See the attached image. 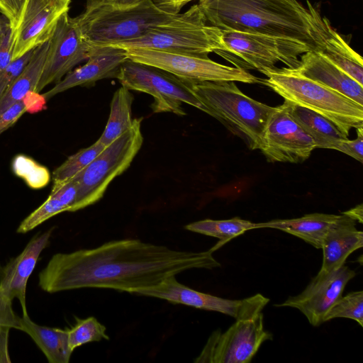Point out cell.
<instances>
[{"mask_svg":"<svg viewBox=\"0 0 363 363\" xmlns=\"http://www.w3.org/2000/svg\"><path fill=\"white\" fill-rule=\"evenodd\" d=\"M213 252L178 250L139 239L112 240L55 254L40 272L38 285L50 294L99 288L133 294L187 270L220 267Z\"/></svg>","mask_w":363,"mask_h":363,"instance_id":"obj_1","label":"cell"},{"mask_svg":"<svg viewBox=\"0 0 363 363\" xmlns=\"http://www.w3.org/2000/svg\"><path fill=\"white\" fill-rule=\"evenodd\" d=\"M199 5L209 24L220 30L291 38L315 50L306 8L297 0H199Z\"/></svg>","mask_w":363,"mask_h":363,"instance_id":"obj_2","label":"cell"},{"mask_svg":"<svg viewBox=\"0 0 363 363\" xmlns=\"http://www.w3.org/2000/svg\"><path fill=\"white\" fill-rule=\"evenodd\" d=\"M177 14L162 10L153 0H139L128 5L86 0L84 11L76 18L89 44L106 46L138 38Z\"/></svg>","mask_w":363,"mask_h":363,"instance_id":"obj_3","label":"cell"},{"mask_svg":"<svg viewBox=\"0 0 363 363\" xmlns=\"http://www.w3.org/2000/svg\"><path fill=\"white\" fill-rule=\"evenodd\" d=\"M264 83L284 101L313 111L331 121L348 138L352 128H363V106L289 67L267 71Z\"/></svg>","mask_w":363,"mask_h":363,"instance_id":"obj_4","label":"cell"},{"mask_svg":"<svg viewBox=\"0 0 363 363\" xmlns=\"http://www.w3.org/2000/svg\"><path fill=\"white\" fill-rule=\"evenodd\" d=\"M191 89L208 115L241 138L250 150L259 149L274 107L247 96L235 82H191Z\"/></svg>","mask_w":363,"mask_h":363,"instance_id":"obj_5","label":"cell"},{"mask_svg":"<svg viewBox=\"0 0 363 363\" xmlns=\"http://www.w3.org/2000/svg\"><path fill=\"white\" fill-rule=\"evenodd\" d=\"M199 4L172 20L155 26L141 36L112 46L127 49L149 48L208 56L211 52L226 51L222 30L207 23Z\"/></svg>","mask_w":363,"mask_h":363,"instance_id":"obj_6","label":"cell"},{"mask_svg":"<svg viewBox=\"0 0 363 363\" xmlns=\"http://www.w3.org/2000/svg\"><path fill=\"white\" fill-rule=\"evenodd\" d=\"M142 119L135 118L129 130L106 146L72 179L77 190L74 211L99 201L111 182L129 167L143 142Z\"/></svg>","mask_w":363,"mask_h":363,"instance_id":"obj_7","label":"cell"},{"mask_svg":"<svg viewBox=\"0 0 363 363\" xmlns=\"http://www.w3.org/2000/svg\"><path fill=\"white\" fill-rule=\"evenodd\" d=\"M221 30L226 51L218 54L224 58L235 55L242 62L244 69H255L262 74L277 68L278 62L296 69L301 63L298 57L314 50L305 42L291 38L235 30Z\"/></svg>","mask_w":363,"mask_h":363,"instance_id":"obj_8","label":"cell"},{"mask_svg":"<svg viewBox=\"0 0 363 363\" xmlns=\"http://www.w3.org/2000/svg\"><path fill=\"white\" fill-rule=\"evenodd\" d=\"M116 78L129 90L151 95L154 99L151 107L155 113L184 116L182 104L186 103L208 113L206 107L194 93L191 82L162 69L128 59L121 65Z\"/></svg>","mask_w":363,"mask_h":363,"instance_id":"obj_9","label":"cell"},{"mask_svg":"<svg viewBox=\"0 0 363 363\" xmlns=\"http://www.w3.org/2000/svg\"><path fill=\"white\" fill-rule=\"evenodd\" d=\"M125 50L133 61L162 69L189 82H262L245 69L221 65L208 56L143 48Z\"/></svg>","mask_w":363,"mask_h":363,"instance_id":"obj_10","label":"cell"},{"mask_svg":"<svg viewBox=\"0 0 363 363\" xmlns=\"http://www.w3.org/2000/svg\"><path fill=\"white\" fill-rule=\"evenodd\" d=\"M272 334L264 330L263 313L236 320L225 332L214 330L194 362L248 363L262 344L272 339Z\"/></svg>","mask_w":363,"mask_h":363,"instance_id":"obj_11","label":"cell"},{"mask_svg":"<svg viewBox=\"0 0 363 363\" xmlns=\"http://www.w3.org/2000/svg\"><path fill=\"white\" fill-rule=\"evenodd\" d=\"M133 294L150 296L199 309L219 312L235 320L248 318L262 312L269 299L260 294L240 300L223 298L197 291L179 282L175 276Z\"/></svg>","mask_w":363,"mask_h":363,"instance_id":"obj_12","label":"cell"},{"mask_svg":"<svg viewBox=\"0 0 363 363\" xmlns=\"http://www.w3.org/2000/svg\"><path fill=\"white\" fill-rule=\"evenodd\" d=\"M93 45L84 39L77 18L68 11L60 18L49 40V46L39 83L35 93L45 86L59 82L80 62L89 58Z\"/></svg>","mask_w":363,"mask_h":363,"instance_id":"obj_13","label":"cell"},{"mask_svg":"<svg viewBox=\"0 0 363 363\" xmlns=\"http://www.w3.org/2000/svg\"><path fill=\"white\" fill-rule=\"evenodd\" d=\"M316 148L311 137L291 118L284 104L274 107L259 150L271 162L300 163Z\"/></svg>","mask_w":363,"mask_h":363,"instance_id":"obj_14","label":"cell"},{"mask_svg":"<svg viewBox=\"0 0 363 363\" xmlns=\"http://www.w3.org/2000/svg\"><path fill=\"white\" fill-rule=\"evenodd\" d=\"M71 0H26L13 30L12 61L48 41Z\"/></svg>","mask_w":363,"mask_h":363,"instance_id":"obj_15","label":"cell"},{"mask_svg":"<svg viewBox=\"0 0 363 363\" xmlns=\"http://www.w3.org/2000/svg\"><path fill=\"white\" fill-rule=\"evenodd\" d=\"M355 275V272L345 264L331 272H318L301 294L275 306L297 308L310 324L318 326L324 323L326 313L342 296L347 284Z\"/></svg>","mask_w":363,"mask_h":363,"instance_id":"obj_16","label":"cell"},{"mask_svg":"<svg viewBox=\"0 0 363 363\" xmlns=\"http://www.w3.org/2000/svg\"><path fill=\"white\" fill-rule=\"evenodd\" d=\"M306 20L308 31L315 46L320 52L350 77L363 85V62L342 36L333 28L330 21L307 0Z\"/></svg>","mask_w":363,"mask_h":363,"instance_id":"obj_17","label":"cell"},{"mask_svg":"<svg viewBox=\"0 0 363 363\" xmlns=\"http://www.w3.org/2000/svg\"><path fill=\"white\" fill-rule=\"evenodd\" d=\"M128 59L123 48L112 45L93 46L84 65L68 72L42 96L48 100L77 86H89L103 79L116 78L121 65Z\"/></svg>","mask_w":363,"mask_h":363,"instance_id":"obj_18","label":"cell"},{"mask_svg":"<svg viewBox=\"0 0 363 363\" xmlns=\"http://www.w3.org/2000/svg\"><path fill=\"white\" fill-rule=\"evenodd\" d=\"M52 232L50 229L35 235L18 256L0 268V288L11 300H18L23 315H28L26 298L28 279L48 245Z\"/></svg>","mask_w":363,"mask_h":363,"instance_id":"obj_19","label":"cell"},{"mask_svg":"<svg viewBox=\"0 0 363 363\" xmlns=\"http://www.w3.org/2000/svg\"><path fill=\"white\" fill-rule=\"evenodd\" d=\"M296 68L302 75L347 96L363 106V85L350 77L320 52L311 50L301 56Z\"/></svg>","mask_w":363,"mask_h":363,"instance_id":"obj_20","label":"cell"},{"mask_svg":"<svg viewBox=\"0 0 363 363\" xmlns=\"http://www.w3.org/2000/svg\"><path fill=\"white\" fill-rule=\"evenodd\" d=\"M362 246V231L357 229L354 220L342 213L323 239V261L318 272L328 273L339 269L351 253Z\"/></svg>","mask_w":363,"mask_h":363,"instance_id":"obj_21","label":"cell"},{"mask_svg":"<svg viewBox=\"0 0 363 363\" xmlns=\"http://www.w3.org/2000/svg\"><path fill=\"white\" fill-rule=\"evenodd\" d=\"M339 215L314 213L301 218L276 219L257 223V228H274L296 236L315 248L321 249L325 235Z\"/></svg>","mask_w":363,"mask_h":363,"instance_id":"obj_22","label":"cell"},{"mask_svg":"<svg viewBox=\"0 0 363 363\" xmlns=\"http://www.w3.org/2000/svg\"><path fill=\"white\" fill-rule=\"evenodd\" d=\"M20 330L27 333L50 363H68L73 350L69 347L68 328L40 325L29 315L21 317Z\"/></svg>","mask_w":363,"mask_h":363,"instance_id":"obj_23","label":"cell"},{"mask_svg":"<svg viewBox=\"0 0 363 363\" xmlns=\"http://www.w3.org/2000/svg\"><path fill=\"white\" fill-rule=\"evenodd\" d=\"M283 104L291 118L314 140L316 147L334 150L340 140L348 138L320 114L287 101Z\"/></svg>","mask_w":363,"mask_h":363,"instance_id":"obj_24","label":"cell"},{"mask_svg":"<svg viewBox=\"0 0 363 363\" xmlns=\"http://www.w3.org/2000/svg\"><path fill=\"white\" fill-rule=\"evenodd\" d=\"M49 40L34 49L33 55L22 72L0 96V114L21 101L29 93H35L40 79Z\"/></svg>","mask_w":363,"mask_h":363,"instance_id":"obj_25","label":"cell"},{"mask_svg":"<svg viewBox=\"0 0 363 363\" xmlns=\"http://www.w3.org/2000/svg\"><path fill=\"white\" fill-rule=\"evenodd\" d=\"M133 99L129 89L124 86H121L113 94L106 125L98 139L105 146H108L132 127L134 122L131 111Z\"/></svg>","mask_w":363,"mask_h":363,"instance_id":"obj_26","label":"cell"},{"mask_svg":"<svg viewBox=\"0 0 363 363\" xmlns=\"http://www.w3.org/2000/svg\"><path fill=\"white\" fill-rule=\"evenodd\" d=\"M184 228L194 233L218 238L221 243H225L247 230L256 229L257 223L235 217L228 220H201L189 223Z\"/></svg>","mask_w":363,"mask_h":363,"instance_id":"obj_27","label":"cell"},{"mask_svg":"<svg viewBox=\"0 0 363 363\" xmlns=\"http://www.w3.org/2000/svg\"><path fill=\"white\" fill-rule=\"evenodd\" d=\"M98 140L88 147L79 150L52 172L53 185L57 188L80 173L106 147Z\"/></svg>","mask_w":363,"mask_h":363,"instance_id":"obj_28","label":"cell"},{"mask_svg":"<svg viewBox=\"0 0 363 363\" xmlns=\"http://www.w3.org/2000/svg\"><path fill=\"white\" fill-rule=\"evenodd\" d=\"M102 340H109L106 328L94 317L76 318L74 325L68 328L69 345L73 351L84 344Z\"/></svg>","mask_w":363,"mask_h":363,"instance_id":"obj_29","label":"cell"},{"mask_svg":"<svg viewBox=\"0 0 363 363\" xmlns=\"http://www.w3.org/2000/svg\"><path fill=\"white\" fill-rule=\"evenodd\" d=\"M11 300L0 288V363L11 362L8 343L11 328H21V317L13 311Z\"/></svg>","mask_w":363,"mask_h":363,"instance_id":"obj_30","label":"cell"},{"mask_svg":"<svg viewBox=\"0 0 363 363\" xmlns=\"http://www.w3.org/2000/svg\"><path fill=\"white\" fill-rule=\"evenodd\" d=\"M345 318L363 325V291H357L341 296L329 309L324 323L333 318Z\"/></svg>","mask_w":363,"mask_h":363,"instance_id":"obj_31","label":"cell"},{"mask_svg":"<svg viewBox=\"0 0 363 363\" xmlns=\"http://www.w3.org/2000/svg\"><path fill=\"white\" fill-rule=\"evenodd\" d=\"M65 211L62 203L55 196L50 194L38 208L21 222L16 231L18 233H26L52 217Z\"/></svg>","mask_w":363,"mask_h":363,"instance_id":"obj_32","label":"cell"},{"mask_svg":"<svg viewBox=\"0 0 363 363\" xmlns=\"http://www.w3.org/2000/svg\"><path fill=\"white\" fill-rule=\"evenodd\" d=\"M34 50H32L21 57L11 61V63L0 73V96L13 84L22 72L30 61Z\"/></svg>","mask_w":363,"mask_h":363,"instance_id":"obj_33","label":"cell"},{"mask_svg":"<svg viewBox=\"0 0 363 363\" xmlns=\"http://www.w3.org/2000/svg\"><path fill=\"white\" fill-rule=\"evenodd\" d=\"M14 31L6 18L0 37V73L12 61Z\"/></svg>","mask_w":363,"mask_h":363,"instance_id":"obj_34","label":"cell"},{"mask_svg":"<svg viewBox=\"0 0 363 363\" xmlns=\"http://www.w3.org/2000/svg\"><path fill=\"white\" fill-rule=\"evenodd\" d=\"M357 138L340 140L334 150L342 152L362 163L363 162V128H357Z\"/></svg>","mask_w":363,"mask_h":363,"instance_id":"obj_35","label":"cell"},{"mask_svg":"<svg viewBox=\"0 0 363 363\" xmlns=\"http://www.w3.org/2000/svg\"><path fill=\"white\" fill-rule=\"evenodd\" d=\"M27 110L28 105L23 99L1 113L0 114V135L13 126Z\"/></svg>","mask_w":363,"mask_h":363,"instance_id":"obj_36","label":"cell"},{"mask_svg":"<svg viewBox=\"0 0 363 363\" xmlns=\"http://www.w3.org/2000/svg\"><path fill=\"white\" fill-rule=\"evenodd\" d=\"M26 0H0V12L8 19L14 30L18 25Z\"/></svg>","mask_w":363,"mask_h":363,"instance_id":"obj_37","label":"cell"},{"mask_svg":"<svg viewBox=\"0 0 363 363\" xmlns=\"http://www.w3.org/2000/svg\"><path fill=\"white\" fill-rule=\"evenodd\" d=\"M162 10L173 14L179 13L184 6L194 0H153Z\"/></svg>","mask_w":363,"mask_h":363,"instance_id":"obj_38","label":"cell"},{"mask_svg":"<svg viewBox=\"0 0 363 363\" xmlns=\"http://www.w3.org/2000/svg\"><path fill=\"white\" fill-rule=\"evenodd\" d=\"M362 211H363V205L362 203H360L354 208L343 212L342 213L350 217L355 221H358L359 223H362L363 218H362Z\"/></svg>","mask_w":363,"mask_h":363,"instance_id":"obj_39","label":"cell"},{"mask_svg":"<svg viewBox=\"0 0 363 363\" xmlns=\"http://www.w3.org/2000/svg\"><path fill=\"white\" fill-rule=\"evenodd\" d=\"M108 2L111 4H118V5H128L133 4L139 0H106Z\"/></svg>","mask_w":363,"mask_h":363,"instance_id":"obj_40","label":"cell"},{"mask_svg":"<svg viewBox=\"0 0 363 363\" xmlns=\"http://www.w3.org/2000/svg\"><path fill=\"white\" fill-rule=\"evenodd\" d=\"M1 13V12H0ZM6 19V18L3 15V17L0 16V37L3 30V27L4 24V21Z\"/></svg>","mask_w":363,"mask_h":363,"instance_id":"obj_41","label":"cell"}]
</instances>
